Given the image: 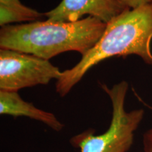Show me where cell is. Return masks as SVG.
I'll list each match as a JSON object with an SVG mask.
<instances>
[{"label": "cell", "instance_id": "obj_4", "mask_svg": "<svg viewBox=\"0 0 152 152\" xmlns=\"http://www.w3.org/2000/svg\"><path fill=\"white\" fill-rule=\"evenodd\" d=\"M61 71L48 60L11 49H0V90L14 91L47 85Z\"/></svg>", "mask_w": 152, "mask_h": 152}, {"label": "cell", "instance_id": "obj_1", "mask_svg": "<svg viewBox=\"0 0 152 152\" xmlns=\"http://www.w3.org/2000/svg\"><path fill=\"white\" fill-rule=\"evenodd\" d=\"M151 40L152 3L127 9L106 23L99 41L75 66L61 71L56 92L61 97L66 96L89 70L113 56L137 55L152 66Z\"/></svg>", "mask_w": 152, "mask_h": 152}, {"label": "cell", "instance_id": "obj_5", "mask_svg": "<svg viewBox=\"0 0 152 152\" xmlns=\"http://www.w3.org/2000/svg\"><path fill=\"white\" fill-rule=\"evenodd\" d=\"M128 9L120 0H62L45 15L49 20L62 22L77 21L87 15L108 23Z\"/></svg>", "mask_w": 152, "mask_h": 152}, {"label": "cell", "instance_id": "obj_2", "mask_svg": "<svg viewBox=\"0 0 152 152\" xmlns=\"http://www.w3.org/2000/svg\"><path fill=\"white\" fill-rule=\"evenodd\" d=\"M106 23L87 16L75 22L37 20L9 25L0 30V48L49 60L66 52L84 56L99 41Z\"/></svg>", "mask_w": 152, "mask_h": 152}, {"label": "cell", "instance_id": "obj_8", "mask_svg": "<svg viewBox=\"0 0 152 152\" xmlns=\"http://www.w3.org/2000/svg\"><path fill=\"white\" fill-rule=\"evenodd\" d=\"M129 9H135L140 6L152 3V0H120Z\"/></svg>", "mask_w": 152, "mask_h": 152}, {"label": "cell", "instance_id": "obj_9", "mask_svg": "<svg viewBox=\"0 0 152 152\" xmlns=\"http://www.w3.org/2000/svg\"><path fill=\"white\" fill-rule=\"evenodd\" d=\"M143 144L144 152H152V129L144 134Z\"/></svg>", "mask_w": 152, "mask_h": 152}, {"label": "cell", "instance_id": "obj_6", "mask_svg": "<svg viewBox=\"0 0 152 152\" xmlns=\"http://www.w3.org/2000/svg\"><path fill=\"white\" fill-rule=\"evenodd\" d=\"M0 114L15 118L28 117L44 123L56 132L62 130L64 127L54 114L38 109L14 91L0 90Z\"/></svg>", "mask_w": 152, "mask_h": 152}, {"label": "cell", "instance_id": "obj_3", "mask_svg": "<svg viewBox=\"0 0 152 152\" xmlns=\"http://www.w3.org/2000/svg\"><path fill=\"white\" fill-rule=\"evenodd\" d=\"M112 104V118L109 128L100 134L90 128L70 139L80 152H128L134 142V132L144 118L143 109L126 111L125 101L128 83L122 81L109 88L102 85Z\"/></svg>", "mask_w": 152, "mask_h": 152}, {"label": "cell", "instance_id": "obj_7", "mask_svg": "<svg viewBox=\"0 0 152 152\" xmlns=\"http://www.w3.org/2000/svg\"><path fill=\"white\" fill-rule=\"evenodd\" d=\"M45 16V14L26 7L20 0H0V26L11 23L35 22Z\"/></svg>", "mask_w": 152, "mask_h": 152}]
</instances>
